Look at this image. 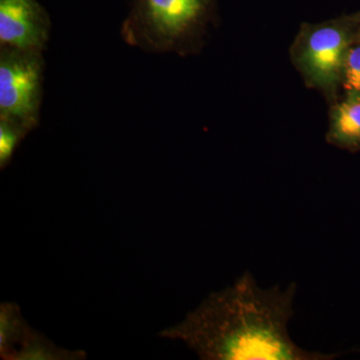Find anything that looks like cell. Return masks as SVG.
Masks as SVG:
<instances>
[{
  "label": "cell",
  "instance_id": "cell-1",
  "mask_svg": "<svg viewBox=\"0 0 360 360\" xmlns=\"http://www.w3.org/2000/svg\"><path fill=\"white\" fill-rule=\"evenodd\" d=\"M297 285L262 290L245 272L231 288L214 293L187 317L174 335L202 359L221 360H331L340 354L309 352L288 333Z\"/></svg>",
  "mask_w": 360,
  "mask_h": 360
},
{
  "label": "cell",
  "instance_id": "cell-2",
  "mask_svg": "<svg viewBox=\"0 0 360 360\" xmlns=\"http://www.w3.org/2000/svg\"><path fill=\"white\" fill-rule=\"evenodd\" d=\"M217 0H130L123 41L148 53L191 49L214 13Z\"/></svg>",
  "mask_w": 360,
  "mask_h": 360
},
{
  "label": "cell",
  "instance_id": "cell-3",
  "mask_svg": "<svg viewBox=\"0 0 360 360\" xmlns=\"http://www.w3.org/2000/svg\"><path fill=\"white\" fill-rule=\"evenodd\" d=\"M44 52L0 46V120L37 129L44 101Z\"/></svg>",
  "mask_w": 360,
  "mask_h": 360
},
{
  "label": "cell",
  "instance_id": "cell-4",
  "mask_svg": "<svg viewBox=\"0 0 360 360\" xmlns=\"http://www.w3.org/2000/svg\"><path fill=\"white\" fill-rule=\"evenodd\" d=\"M355 18L314 28L305 40L302 63L309 77L322 84L341 80L350 45L355 41Z\"/></svg>",
  "mask_w": 360,
  "mask_h": 360
},
{
  "label": "cell",
  "instance_id": "cell-5",
  "mask_svg": "<svg viewBox=\"0 0 360 360\" xmlns=\"http://www.w3.org/2000/svg\"><path fill=\"white\" fill-rule=\"evenodd\" d=\"M51 25L37 0H0V46L44 52Z\"/></svg>",
  "mask_w": 360,
  "mask_h": 360
},
{
  "label": "cell",
  "instance_id": "cell-6",
  "mask_svg": "<svg viewBox=\"0 0 360 360\" xmlns=\"http://www.w3.org/2000/svg\"><path fill=\"white\" fill-rule=\"evenodd\" d=\"M328 141L349 151L360 150V96L347 94L335 106L331 117Z\"/></svg>",
  "mask_w": 360,
  "mask_h": 360
},
{
  "label": "cell",
  "instance_id": "cell-7",
  "mask_svg": "<svg viewBox=\"0 0 360 360\" xmlns=\"http://www.w3.org/2000/svg\"><path fill=\"white\" fill-rule=\"evenodd\" d=\"M341 82L347 94L360 96V42L354 41L348 49L343 65Z\"/></svg>",
  "mask_w": 360,
  "mask_h": 360
},
{
  "label": "cell",
  "instance_id": "cell-8",
  "mask_svg": "<svg viewBox=\"0 0 360 360\" xmlns=\"http://www.w3.org/2000/svg\"><path fill=\"white\" fill-rule=\"evenodd\" d=\"M28 132L14 123L0 120V163L4 167L14 153L21 139Z\"/></svg>",
  "mask_w": 360,
  "mask_h": 360
},
{
  "label": "cell",
  "instance_id": "cell-9",
  "mask_svg": "<svg viewBox=\"0 0 360 360\" xmlns=\"http://www.w3.org/2000/svg\"><path fill=\"white\" fill-rule=\"evenodd\" d=\"M355 41L360 42V14L355 18Z\"/></svg>",
  "mask_w": 360,
  "mask_h": 360
}]
</instances>
